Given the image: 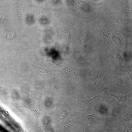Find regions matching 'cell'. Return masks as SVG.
<instances>
[{"mask_svg":"<svg viewBox=\"0 0 132 132\" xmlns=\"http://www.w3.org/2000/svg\"><path fill=\"white\" fill-rule=\"evenodd\" d=\"M102 81L97 80L91 83L89 86V89L90 90L93 91L97 88L100 85Z\"/></svg>","mask_w":132,"mask_h":132,"instance_id":"8992f818","label":"cell"},{"mask_svg":"<svg viewBox=\"0 0 132 132\" xmlns=\"http://www.w3.org/2000/svg\"><path fill=\"white\" fill-rule=\"evenodd\" d=\"M67 113L66 111H64L58 114L56 117V121L58 122L65 118L67 115Z\"/></svg>","mask_w":132,"mask_h":132,"instance_id":"9c48e42d","label":"cell"},{"mask_svg":"<svg viewBox=\"0 0 132 132\" xmlns=\"http://www.w3.org/2000/svg\"><path fill=\"white\" fill-rule=\"evenodd\" d=\"M88 37V34L85 33L78 35L77 38V44L81 45L83 44L87 41Z\"/></svg>","mask_w":132,"mask_h":132,"instance_id":"277c9868","label":"cell"},{"mask_svg":"<svg viewBox=\"0 0 132 132\" xmlns=\"http://www.w3.org/2000/svg\"><path fill=\"white\" fill-rule=\"evenodd\" d=\"M127 72L129 76L130 77H132V71L130 67H129L127 70Z\"/></svg>","mask_w":132,"mask_h":132,"instance_id":"30bf717a","label":"cell"},{"mask_svg":"<svg viewBox=\"0 0 132 132\" xmlns=\"http://www.w3.org/2000/svg\"><path fill=\"white\" fill-rule=\"evenodd\" d=\"M72 124L70 120H67L60 125L59 127L60 132H66Z\"/></svg>","mask_w":132,"mask_h":132,"instance_id":"3957f363","label":"cell"},{"mask_svg":"<svg viewBox=\"0 0 132 132\" xmlns=\"http://www.w3.org/2000/svg\"><path fill=\"white\" fill-rule=\"evenodd\" d=\"M29 46L28 44H26L25 47L20 46L17 48L15 49V52L14 55V62H16L20 59L22 54L28 50Z\"/></svg>","mask_w":132,"mask_h":132,"instance_id":"6da1fadb","label":"cell"},{"mask_svg":"<svg viewBox=\"0 0 132 132\" xmlns=\"http://www.w3.org/2000/svg\"><path fill=\"white\" fill-rule=\"evenodd\" d=\"M107 95L113 96L115 97L118 100V108H119V103L121 102L122 103L126 102L128 99L129 95H116L112 94H109L108 93Z\"/></svg>","mask_w":132,"mask_h":132,"instance_id":"5b68a950","label":"cell"},{"mask_svg":"<svg viewBox=\"0 0 132 132\" xmlns=\"http://www.w3.org/2000/svg\"><path fill=\"white\" fill-rule=\"evenodd\" d=\"M114 85L116 87H119L122 84V81L120 77L117 75H115L113 80Z\"/></svg>","mask_w":132,"mask_h":132,"instance_id":"ba28073f","label":"cell"},{"mask_svg":"<svg viewBox=\"0 0 132 132\" xmlns=\"http://www.w3.org/2000/svg\"><path fill=\"white\" fill-rule=\"evenodd\" d=\"M107 92H106L103 93H99L97 96L93 98L88 100L86 102V104H88V106L89 108L88 109L89 110L92 106L97 101L100 97L104 96H107Z\"/></svg>","mask_w":132,"mask_h":132,"instance_id":"7a4b0ae2","label":"cell"},{"mask_svg":"<svg viewBox=\"0 0 132 132\" xmlns=\"http://www.w3.org/2000/svg\"><path fill=\"white\" fill-rule=\"evenodd\" d=\"M106 70L104 69H100L98 70L96 72L95 75V79L101 78L104 77Z\"/></svg>","mask_w":132,"mask_h":132,"instance_id":"52a82bcc","label":"cell"}]
</instances>
